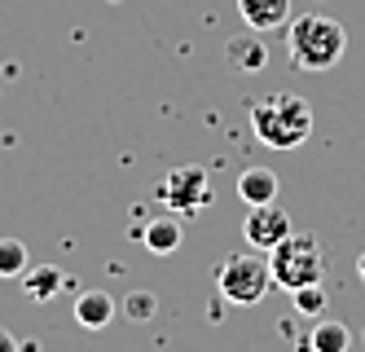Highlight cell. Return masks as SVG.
<instances>
[{
	"label": "cell",
	"mask_w": 365,
	"mask_h": 352,
	"mask_svg": "<svg viewBox=\"0 0 365 352\" xmlns=\"http://www.w3.org/2000/svg\"><path fill=\"white\" fill-rule=\"evenodd\" d=\"M286 53H291L295 71L326 75L348 53V31L330 14H299V18L286 22Z\"/></svg>",
	"instance_id": "cell-1"
},
{
	"label": "cell",
	"mask_w": 365,
	"mask_h": 352,
	"mask_svg": "<svg viewBox=\"0 0 365 352\" xmlns=\"http://www.w3.org/2000/svg\"><path fill=\"white\" fill-rule=\"evenodd\" d=\"M251 128L269 150H299L312 137V106L295 93H269L251 106Z\"/></svg>",
	"instance_id": "cell-2"
},
{
	"label": "cell",
	"mask_w": 365,
	"mask_h": 352,
	"mask_svg": "<svg viewBox=\"0 0 365 352\" xmlns=\"http://www.w3.org/2000/svg\"><path fill=\"white\" fill-rule=\"evenodd\" d=\"M269 268H273V286L286 291V295H295L299 286H312V282H322V242L312 238V233H291V238H282L277 247L269 251Z\"/></svg>",
	"instance_id": "cell-3"
},
{
	"label": "cell",
	"mask_w": 365,
	"mask_h": 352,
	"mask_svg": "<svg viewBox=\"0 0 365 352\" xmlns=\"http://www.w3.org/2000/svg\"><path fill=\"white\" fill-rule=\"evenodd\" d=\"M216 286L229 304H259L264 295L273 291V268L269 256L259 251H242V256H229L216 268Z\"/></svg>",
	"instance_id": "cell-4"
},
{
	"label": "cell",
	"mask_w": 365,
	"mask_h": 352,
	"mask_svg": "<svg viewBox=\"0 0 365 352\" xmlns=\"http://www.w3.org/2000/svg\"><path fill=\"white\" fill-rule=\"evenodd\" d=\"M212 198H216L212 176L202 168H194V164L190 168H172L163 176V185H159V203L168 211H176V216H198V211L212 207Z\"/></svg>",
	"instance_id": "cell-5"
},
{
	"label": "cell",
	"mask_w": 365,
	"mask_h": 352,
	"mask_svg": "<svg viewBox=\"0 0 365 352\" xmlns=\"http://www.w3.org/2000/svg\"><path fill=\"white\" fill-rule=\"evenodd\" d=\"M295 229H291V216H286L277 203H264V207H251L247 211V221H242V238H247V247H255V251H273L282 238H291Z\"/></svg>",
	"instance_id": "cell-6"
},
{
	"label": "cell",
	"mask_w": 365,
	"mask_h": 352,
	"mask_svg": "<svg viewBox=\"0 0 365 352\" xmlns=\"http://www.w3.org/2000/svg\"><path fill=\"white\" fill-rule=\"evenodd\" d=\"M238 18L247 22V31L273 36L291 22V0H238Z\"/></svg>",
	"instance_id": "cell-7"
},
{
	"label": "cell",
	"mask_w": 365,
	"mask_h": 352,
	"mask_svg": "<svg viewBox=\"0 0 365 352\" xmlns=\"http://www.w3.org/2000/svg\"><path fill=\"white\" fill-rule=\"evenodd\" d=\"M225 58H229L233 71L255 75V71L269 66V44H264V36H259V31H251V36H233V40L225 44Z\"/></svg>",
	"instance_id": "cell-8"
},
{
	"label": "cell",
	"mask_w": 365,
	"mask_h": 352,
	"mask_svg": "<svg viewBox=\"0 0 365 352\" xmlns=\"http://www.w3.org/2000/svg\"><path fill=\"white\" fill-rule=\"evenodd\" d=\"M119 317V304L110 291H84L80 300H75V321H80L84 331H101L110 326V321Z\"/></svg>",
	"instance_id": "cell-9"
},
{
	"label": "cell",
	"mask_w": 365,
	"mask_h": 352,
	"mask_svg": "<svg viewBox=\"0 0 365 352\" xmlns=\"http://www.w3.org/2000/svg\"><path fill=\"white\" fill-rule=\"evenodd\" d=\"M238 198L247 207H264V203H277V172L273 168H247L238 176Z\"/></svg>",
	"instance_id": "cell-10"
},
{
	"label": "cell",
	"mask_w": 365,
	"mask_h": 352,
	"mask_svg": "<svg viewBox=\"0 0 365 352\" xmlns=\"http://www.w3.org/2000/svg\"><path fill=\"white\" fill-rule=\"evenodd\" d=\"M141 238H145V251L150 256H172L180 247V221L163 211V216H154V221L141 229Z\"/></svg>",
	"instance_id": "cell-11"
},
{
	"label": "cell",
	"mask_w": 365,
	"mask_h": 352,
	"mask_svg": "<svg viewBox=\"0 0 365 352\" xmlns=\"http://www.w3.org/2000/svg\"><path fill=\"white\" fill-rule=\"evenodd\" d=\"M22 282V291H27V300L31 304H48V300H53V295L62 291V268H53V264H40V268H27V273H22L18 278Z\"/></svg>",
	"instance_id": "cell-12"
},
{
	"label": "cell",
	"mask_w": 365,
	"mask_h": 352,
	"mask_svg": "<svg viewBox=\"0 0 365 352\" xmlns=\"http://www.w3.org/2000/svg\"><path fill=\"white\" fill-rule=\"evenodd\" d=\"M308 343L317 348V352H348V343H352V331H348L339 317H322L317 326L308 331Z\"/></svg>",
	"instance_id": "cell-13"
},
{
	"label": "cell",
	"mask_w": 365,
	"mask_h": 352,
	"mask_svg": "<svg viewBox=\"0 0 365 352\" xmlns=\"http://www.w3.org/2000/svg\"><path fill=\"white\" fill-rule=\"evenodd\" d=\"M27 273V242L0 238V278H22Z\"/></svg>",
	"instance_id": "cell-14"
},
{
	"label": "cell",
	"mask_w": 365,
	"mask_h": 352,
	"mask_svg": "<svg viewBox=\"0 0 365 352\" xmlns=\"http://www.w3.org/2000/svg\"><path fill=\"white\" fill-rule=\"evenodd\" d=\"M291 300H295V313H299V317H322V313H326V286H322V282L299 286Z\"/></svg>",
	"instance_id": "cell-15"
},
{
	"label": "cell",
	"mask_w": 365,
	"mask_h": 352,
	"mask_svg": "<svg viewBox=\"0 0 365 352\" xmlns=\"http://www.w3.org/2000/svg\"><path fill=\"white\" fill-rule=\"evenodd\" d=\"M154 313H159V295H154V291H133L123 300V317L128 321H150Z\"/></svg>",
	"instance_id": "cell-16"
},
{
	"label": "cell",
	"mask_w": 365,
	"mask_h": 352,
	"mask_svg": "<svg viewBox=\"0 0 365 352\" xmlns=\"http://www.w3.org/2000/svg\"><path fill=\"white\" fill-rule=\"evenodd\" d=\"M0 352H22V343H18L14 331H5V326H0Z\"/></svg>",
	"instance_id": "cell-17"
},
{
	"label": "cell",
	"mask_w": 365,
	"mask_h": 352,
	"mask_svg": "<svg viewBox=\"0 0 365 352\" xmlns=\"http://www.w3.org/2000/svg\"><path fill=\"white\" fill-rule=\"evenodd\" d=\"M356 273H361V282H365V251H361V260H356Z\"/></svg>",
	"instance_id": "cell-18"
},
{
	"label": "cell",
	"mask_w": 365,
	"mask_h": 352,
	"mask_svg": "<svg viewBox=\"0 0 365 352\" xmlns=\"http://www.w3.org/2000/svg\"><path fill=\"white\" fill-rule=\"evenodd\" d=\"M295 352H317V348H312V343H308V339H304V343H299V348H295Z\"/></svg>",
	"instance_id": "cell-19"
}]
</instances>
